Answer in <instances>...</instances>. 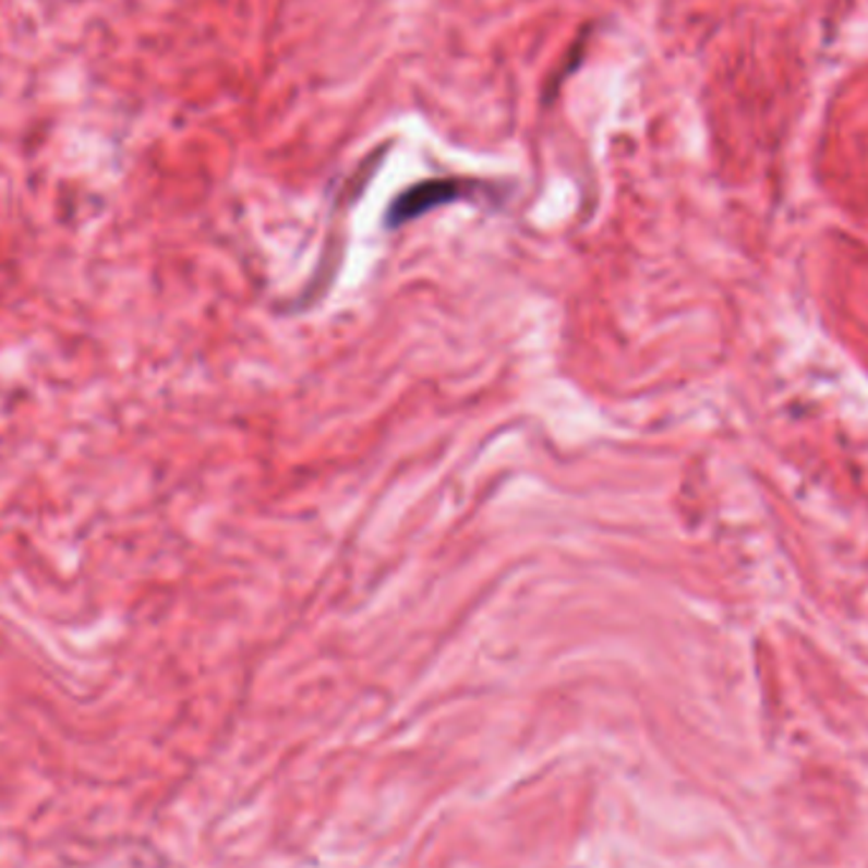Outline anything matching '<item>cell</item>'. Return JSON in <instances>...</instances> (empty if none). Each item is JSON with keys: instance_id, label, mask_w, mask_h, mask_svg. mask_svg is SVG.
Returning a JSON list of instances; mask_svg holds the SVG:
<instances>
[{"instance_id": "1", "label": "cell", "mask_w": 868, "mask_h": 868, "mask_svg": "<svg viewBox=\"0 0 868 868\" xmlns=\"http://www.w3.org/2000/svg\"><path fill=\"white\" fill-rule=\"evenodd\" d=\"M457 196V185L455 183H447V181H434V183H422L412 189L409 193H405L397 201V206L391 208V221L399 224V221H407L412 219V216L427 212L430 206H437V204H445V201L455 198Z\"/></svg>"}]
</instances>
